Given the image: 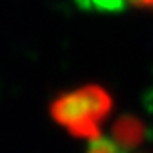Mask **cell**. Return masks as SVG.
I'll list each match as a JSON object with an SVG mask.
<instances>
[{
  "label": "cell",
  "instance_id": "cell-1",
  "mask_svg": "<svg viewBox=\"0 0 153 153\" xmlns=\"http://www.w3.org/2000/svg\"><path fill=\"white\" fill-rule=\"evenodd\" d=\"M114 100L105 87L87 83L65 91L52 100L48 113L52 120L76 138L92 140L102 135V124L111 116Z\"/></svg>",
  "mask_w": 153,
  "mask_h": 153
},
{
  "label": "cell",
  "instance_id": "cell-2",
  "mask_svg": "<svg viewBox=\"0 0 153 153\" xmlns=\"http://www.w3.org/2000/svg\"><path fill=\"white\" fill-rule=\"evenodd\" d=\"M111 138L126 153L135 151L140 146H144L149 138V127L144 120L135 114H122L114 120L111 127Z\"/></svg>",
  "mask_w": 153,
  "mask_h": 153
},
{
  "label": "cell",
  "instance_id": "cell-3",
  "mask_svg": "<svg viewBox=\"0 0 153 153\" xmlns=\"http://www.w3.org/2000/svg\"><path fill=\"white\" fill-rule=\"evenodd\" d=\"M85 153H126V151L113 138H107V137L100 135V137L89 140V146H87Z\"/></svg>",
  "mask_w": 153,
  "mask_h": 153
},
{
  "label": "cell",
  "instance_id": "cell-4",
  "mask_svg": "<svg viewBox=\"0 0 153 153\" xmlns=\"http://www.w3.org/2000/svg\"><path fill=\"white\" fill-rule=\"evenodd\" d=\"M91 7L100 11H118L124 6V0H87Z\"/></svg>",
  "mask_w": 153,
  "mask_h": 153
},
{
  "label": "cell",
  "instance_id": "cell-5",
  "mask_svg": "<svg viewBox=\"0 0 153 153\" xmlns=\"http://www.w3.org/2000/svg\"><path fill=\"white\" fill-rule=\"evenodd\" d=\"M124 4L137 9H144V11H153V0H124Z\"/></svg>",
  "mask_w": 153,
  "mask_h": 153
}]
</instances>
